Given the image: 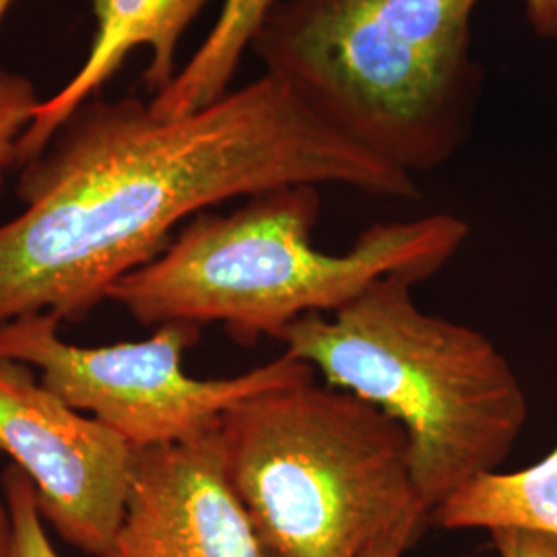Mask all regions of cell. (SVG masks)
<instances>
[{"instance_id": "cell-12", "label": "cell", "mask_w": 557, "mask_h": 557, "mask_svg": "<svg viewBox=\"0 0 557 557\" xmlns=\"http://www.w3.org/2000/svg\"><path fill=\"white\" fill-rule=\"evenodd\" d=\"M40 101L27 77L0 73V193L9 172L20 165V140L36 119Z\"/></svg>"}, {"instance_id": "cell-4", "label": "cell", "mask_w": 557, "mask_h": 557, "mask_svg": "<svg viewBox=\"0 0 557 557\" xmlns=\"http://www.w3.org/2000/svg\"><path fill=\"white\" fill-rule=\"evenodd\" d=\"M411 278H379L331 314L296 320L278 338L326 386L395 419L411 478L430 512L479 475L498 471L529 419L515 368L467 324L421 310Z\"/></svg>"}, {"instance_id": "cell-7", "label": "cell", "mask_w": 557, "mask_h": 557, "mask_svg": "<svg viewBox=\"0 0 557 557\" xmlns=\"http://www.w3.org/2000/svg\"><path fill=\"white\" fill-rule=\"evenodd\" d=\"M135 450L100 419L0 359V455L36 490L41 518L83 554L106 557L131 492Z\"/></svg>"}, {"instance_id": "cell-13", "label": "cell", "mask_w": 557, "mask_h": 557, "mask_svg": "<svg viewBox=\"0 0 557 557\" xmlns=\"http://www.w3.org/2000/svg\"><path fill=\"white\" fill-rule=\"evenodd\" d=\"M2 490L13 517L15 557H60L46 533L36 490L15 465L2 471Z\"/></svg>"}, {"instance_id": "cell-16", "label": "cell", "mask_w": 557, "mask_h": 557, "mask_svg": "<svg viewBox=\"0 0 557 557\" xmlns=\"http://www.w3.org/2000/svg\"><path fill=\"white\" fill-rule=\"evenodd\" d=\"M423 529L421 527H400L397 531L388 533L386 537L379 539L363 557H403L405 552L416 543Z\"/></svg>"}, {"instance_id": "cell-15", "label": "cell", "mask_w": 557, "mask_h": 557, "mask_svg": "<svg viewBox=\"0 0 557 557\" xmlns=\"http://www.w3.org/2000/svg\"><path fill=\"white\" fill-rule=\"evenodd\" d=\"M527 20L545 40H557V0H524Z\"/></svg>"}, {"instance_id": "cell-8", "label": "cell", "mask_w": 557, "mask_h": 557, "mask_svg": "<svg viewBox=\"0 0 557 557\" xmlns=\"http://www.w3.org/2000/svg\"><path fill=\"white\" fill-rule=\"evenodd\" d=\"M106 557H271L230 483L220 430L135 450L124 518Z\"/></svg>"}, {"instance_id": "cell-6", "label": "cell", "mask_w": 557, "mask_h": 557, "mask_svg": "<svg viewBox=\"0 0 557 557\" xmlns=\"http://www.w3.org/2000/svg\"><path fill=\"white\" fill-rule=\"evenodd\" d=\"M59 319L32 314L0 326V359L38 370L41 384L64 403L100 419L133 448L199 440L220 430L223 416L264 391L317 379L289 356L232 379L188 376L184 356L197 345L200 326L161 324L143 341L83 347L60 337Z\"/></svg>"}, {"instance_id": "cell-3", "label": "cell", "mask_w": 557, "mask_h": 557, "mask_svg": "<svg viewBox=\"0 0 557 557\" xmlns=\"http://www.w3.org/2000/svg\"><path fill=\"white\" fill-rule=\"evenodd\" d=\"M481 0H278L250 50L317 119L400 172L438 170L467 143Z\"/></svg>"}, {"instance_id": "cell-18", "label": "cell", "mask_w": 557, "mask_h": 557, "mask_svg": "<svg viewBox=\"0 0 557 557\" xmlns=\"http://www.w3.org/2000/svg\"><path fill=\"white\" fill-rule=\"evenodd\" d=\"M11 2H13V0H0V21H2V17H4L7 9L11 7Z\"/></svg>"}, {"instance_id": "cell-11", "label": "cell", "mask_w": 557, "mask_h": 557, "mask_svg": "<svg viewBox=\"0 0 557 557\" xmlns=\"http://www.w3.org/2000/svg\"><path fill=\"white\" fill-rule=\"evenodd\" d=\"M278 0H223L220 17L174 81L149 108L161 119H178L221 100L238 73L244 52Z\"/></svg>"}, {"instance_id": "cell-14", "label": "cell", "mask_w": 557, "mask_h": 557, "mask_svg": "<svg viewBox=\"0 0 557 557\" xmlns=\"http://www.w3.org/2000/svg\"><path fill=\"white\" fill-rule=\"evenodd\" d=\"M490 535L499 557H557V537L552 535L518 529H498Z\"/></svg>"}, {"instance_id": "cell-17", "label": "cell", "mask_w": 557, "mask_h": 557, "mask_svg": "<svg viewBox=\"0 0 557 557\" xmlns=\"http://www.w3.org/2000/svg\"><path fill=\"white\" fill-rule=\"evenodd\" d=\"M0 557H15V531L13 517L7 504V496L0 481Z\"/></svg>"}, {"instance_id": "cell-5", "label": "cell", "mask_w": 557, "mask_h": 557, "mask_svg": "<svg viewBox=\"0 0 557 557\" xmlns=\"http://www.w3.org/2000/svg\"><path fill=\"white\" fill-rule=\"evenodd\" d=\"M225 471L271 557H363L400 527H428L409 440L374 405L317 379L232 407Z\"/></svg>"}, {"instance_id": "cell-1", "label": "cell", "mask_w": 557, "mask_h": 557, "mask_svg": "<svg viewBox=\"0 0 557 557\" xmlns=\"http://www.w3.org/2000/svg\"><path fill=\"white\" fill-rule=\"evenodd\" d=\"M338 184L416 200V178L345 139L262 75L178 119L91 98L23 165L17 218L0 223V326L87 319L119 278L202 211L283 186Z\"/></svg>"}, {"instance_id": "cell-9", "label": "cell", "mask_w": 557, "mask_h": 557, "mask_svg": "<svg viewBox=\"0 0 557 557\" xmlns=\"http://www.w3.org/2000/svg\"><path fill=\"white\" fill-rule=\"evenodd\" d=\"M211 0H94L96 36L79 73L50 100H41L36 119L20 140V165L38 160L85 101L114 77L137 48L151 50L143 79L158 96L176 77L180 40Z\"/></svg>"}, {"instance_id": "cell-2", "label": "cell", "mask_w": 557, "mask_h": 557, "mask_svg": "<svg viewBox=\"0 0 557 557\" xmlns=\"http://www.w3.org/2000/svg\"><path fill=\"white\" fill-rule=\"evenodd\" d=\"M319 186L248 197L230 213L202 211L160 257L119 278L108 299L145 324H223L242 345L281 338L308 314H331L379 278L436 275L469 238L453 213L376 223L341 252L314 246Z\"/></svg>"}, {"instance_id": "cell-10", "label": "cell", "mask_w": 557, "mask_h": 557, "mask_svg": "<svg viewBox=\"0 0 557 557\" xmlns=\"http://www.w3.org/2000/svg\"><path fill=\"white\" fill-rule=\"evenodd\" d=\"M428 524L444 531L498 529L557 537V444L520 471H490L436 506Z\"/></svg>"}]
</instances>
